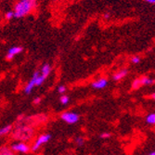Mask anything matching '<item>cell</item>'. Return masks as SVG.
<instances>
[{
    "label": "cell",
    "instance_id": "6da1fadb",
    "mask_svg": "<svg viewBox=\"0 0 155 155\" xmlns=\"http://www.w3.org/2000/svg\"><path fill=\"white\" fill-rule=\"evenodd\" d=\"M37 5V0H19L14 6V17L16 19L23 18L32 13Z\"/></svg>",
    "mask_w": 155,
    "mask_h": 155
},
{
    "label": "cell",
    "instance_id": "7a4b0ae2",
    "mask_svg": "<svg viewBox=\"0 0 155 155\" xmlns=\"http://www.w3.org/2000/svg\"><path fill=\"white\" fill-rule=\"evenodd\" d=\"M50 139H51V135H50V134H43V135L39 136V137L35 139V143L33 144L31 150H32L33 151H35V150H39L42 146L45 145L46 143H48Z\"/></svg>",
    "mask_w": 155,
    "mask_h": 155
},
{
    "label": "cell",
    "instance_id": "3957f363",
    "mask_svg": "<svg viewBox=\"0 0 155 155\" xmlns=\"http://www.w3.org/2000/svg\"><path fill=\"white\" fill-rule=\"evenodd\" d=\"M61 118L69 124H74L79 121V114L74 111H64L63 114H61Z\"/></svg>",
    "mask_w": 155,
    "mask_h": 155
},
{
    "label": "cell",
    "instance_id": "277c9868",
    "mask_svg": "<svg viewBox=\"0 0 155 155\" xmlns=\"http://www.w3.org/2000/svg\"><path fill=\"white\" fill-rule=\"evenodd\" d=\"M40 74V72L39 71H36L35 74H34V75H33V77L31 78V80L28 82V84L25 86V87H24V93L25 94H30L32 91H33V89H34V87H36V78L38 77V75Z\"/></svg>",
    "mask_w": 155,
    "mask_h": 155
},
{
    "label": "cell",
    "instance_id": "5b68a950",
    "mask_svg": "<svg viewBox=\"0 0 155 155\" xmlns=\"http://www.w3.org/2000/svg\"><path fill=\"white\" fill-rule=\"evenodd\" d=\"M11 149L13 151L15 152H20V153H27L30 151V147L24 142H17L11 145Z\"/></svg>",
    "mask_w": 155,
    "mask_h": 155
},
{
    "label": "cell",
    "instance_id": "8992f818",
    "mask_svg": "<svg viewBox=\"0 0 155 155\" xmlns=\"http://www.w3.org/2000/svg\"><path fill=\"white\" fill-rule=\"evenodd\" d=\"M22 50H23V48H22L21 47H13V48H10L8 49L7 55H6L5 59H6L7 61H11V60H13V58L15 57L16 55L21 53Z\"/></svg>",
    "mask_w": 155,
    "mask_h": 155
},
{
    "label": "cell",
    "instance_id": "52a82bcc",
    "mask_svg": "<svg viewBox=\"0 0 155 155\" xmlns=\"http://www.w3.org/2000/svg\"><path fill=\"white\" fill-rule=\"evenodd\" d=\"M16 134L20 135L21 139H28L33 136V130L29 127H23V128L21 127L18 129Z\"/></svg>",
    "mask_w": 155,
    "mask_h": 155
},
{
    "label": "cell",
    "instance_id": "ba28073f",
    "mask_svg": "<svg viewBox=\"0 0 155 155\" xmlns=\"http://www.w3.org/2000/svg\"><path fill=\"white\" fill-rule=\"evenodd\" d=\"M107 84H108V80L106 78H100L95 80L91 86L94 89H102L107 87Z\"/></svg>",
    "mask_w": 155,
    "mask_h": 155
},
{
    "label": "cell",
    "instance_id": "9c48e42d",
    "mask_svg": "<svg viewBox=\"0 0 155 155\" xmlns=\"http://www.w3.org/2000/svg\"><path fill=\"white\" fill-rule=\"evenodd\" d=\"M128 74V71L126 69H123V70H120V71L116 72L114 75H112V79H114V81L118 82L120 80H122L123 78H124L126 75H127Z\"/></svg>",
    "mask_w": 155,
    "mask_h": 155
},
{
    "label": "cell",
    "instance_id": "30bf717a",
    "mask_svg": "<svg viewBox=\"0 0 155 155\" xmlns=\"http://www.w3.org/2000/svg\"><path fill=\"white\" fill-rule=\"evenodd\" d=\"M50 73H51V66H50V64L44 63L43 66H42V68H41V74L43 75L44 77L47 78L50 74Z\"/></svg>",
    "mask_w": 155,
    "mask_h": 155
},
{
    "label": "cell",
    "instance_id": "8fae6325",
    "mask_svg": "<svg viewBox=\"0 0 155 155\" xmlns=\"http://www.w3.org/2000/svg\"><path fill=\"white\" fill-rule=\"evenodd\" d=\"M142 86H143V84H142V83H141V79H140V77H138V78H137V79L134 80V82L132 83L131 87H132L133 90H137V89H138L139 87H141Z\"/></svg>",
    "mask_w": 155,
    "mask_h": 155
},
{
    "label": "cell",
    "instance_id": "7c38bea8",
    "mask_svg": "<svg viewBox=\"0 0 155 155\" xmlns=\"http://www.w3.org/2000/svg\"><path fill=\"white\" fill-rule=\"evenodd\" d=\"M12 131V125L11 124H8L6 126H3V127L0 129V135L1 136H5L9 134Z\"/></svg>",
    "mask_w": 155,
    "mask_h": 155
},
{
    "label": "cell",
    "instance_id": "4fadbf2b",
    "mask_svg": "<svg viewBox=\"0 0 155 155\" xmlns=\"http://www.w3.org/2000/svg\"><path fill=\"white\" fill-rule=\"evenodd\" d=\"M140 79H141V83H142L143 86H149V84H152L154 83V80L149 78L147 76H141Z\"/></svg>",
    "mask_w": 155,
    "mask_h": 155
},
{
    "label": "cell",
    "instance_id": "5bb4252c",
    "mask_svg": "<svg viewBox=\"0 0 155 155\" xmlns=\"http://www.w3.org/2000/svg\"><path fill=\"white\" fill-rule=\"evenodd\" d=\"M146 122H147V124H149L150 125H154L155 124V114H148L146 117Z\"/></svg>",
    "mask_w": 155,
    "mask_h": 155
},
{
    "label": "cell",
    "instance_id": "9a60e30c",
    "mask_svg": "<svg viewBox=\"0 0 155 155\" xmlns=\"http://www.w3.org/2000/svg\"><path fill=\"white\" fill-rule=\"evenodd\" d=\"M0 155H13V150H12V149L10 148H5V147H3L2 149H1V152H0Z\"/></svg>",
    "mask_w": 155,
    "mask_h": 155
},
{
    "label": "cell",
    "instance_id": "2e32d148",
    "mask_svg": "<svg viewBox=\"0 0 155 155\" xmlns=\"http://www.w3.org/2000/svg\"><path fill=\"white\" fill-rule=\"evenodd\" d=\"M5 20H7V21H10V20H12L13 18H15L14 17V11H12V10H8V11H7L6 13H5Z\"/></svg>",
    "mask_w": 155,
    "mask_h": 155
},
{
    "label": "cell",
    "instance_id": "e0dca14e",
    "mask_svg": "<svg viewBox=\"0 0 155 155\" xmlns=\"http://www.w3.org/2000/svg\"><path fill=\"white\" fill-rule=\"evenodd\" d=\"M69 101H70V98H69V97L67 96V95H61V97H60V102L62 104V105H66L68 102H69Z\"/></svg>",
    "mask_w": 155,
    "mask_h": 155
},
{
    "label": "cell",
    "instance_id": "ac0fdd59",
    "mask_svg": "<svg viewBox=\"0 0 155 155\" xmlns=\"http://www.w3.org/2000/svg\"><path fill=\"white\" fill-rule=\"evenodd\" d=\"M75 143L77 146H83L84 144V139L82 137H77L75 138Z\"/></svg>",
    "mask_w": 155,
    "mask_h": 155
},
{
    "label": "cell",
    "instance_id": "d6986e66",
    "mask_svg": "<svg viewBox=\"0 0 155 155\" xmlns=\"http://www.w3.org/2000/svg\"><path fill=\"white\" fill-rule=\"evenodd\" d=\"M130 61L133 64H138L140 62V61H141V59H140L139 56H133Z\"/></svg>",
    "mask_w": 155,
    "mask_h": 155
},
{
    "label": "cell",
    "instance_id": "ffe728a7",
    "mask_svg": "<svg viewBox=\"0 0 155 155\" xmlns=\"http://www.w3.org/2000/svg\"><path fill=\"white\" fill-rule=\"evenodd\" d=\"M66 90H67V88H66L65 86H60V87H58V92H59L60 94H61V95H63V94L66 92Z\"/></svg>",
    "mask_w": 155,
    "mask_h": 155
},
{
    "label": "cell",
    "instance_id": "44dd1931",
    "mask_svg": "<svg viewBox=\"0 0 155 155\" xmlns=\"http://www.w3.org/2000/svg\"><path fill=\"white\" fill-rule=\"evenodd\" d=\"M41 101H42V98H41L40 97H35V98L33 102H34V104H35V105H38V104H40Z\"/></svg>",
    "mask_w": 155,
    "mask_h": 155
},
{
    "label": "cell",
    "instance_id": "7402d4cb",
    "mask_svg": "<svg viewBox=\"0 0 155 155\" xmlns=\"http://www.w3.org/2000/svg\"><path fill=\"white\" fill-rule=\"evenodd\" d=\"M110 137V133H102L101 135V138H109Z\"/></svg>",
    "mask_w": 155,
    "mask_h": 155
},
{
    "label": "cell",
    "instance_id": "603a6c76",
    "mask_svg": "<svg viewBox=\"0 0 155 155\" xmlns=\"http://www.w3.org/2000/svg\"><path fill=\"white\" fill-rule=\"evenodd\" d=\"M144 1L147 2V3H149V4H152V5L155 4V0H144Z\"/></svg>",
    "mask_w": 155,
    "mask_h": 155
},
{
    "label": "cell",
    "instance_id": "cb8c5ba5",
    "mask_svg": "<svg viewBox=\"0 0 155 155\" xmlns=\"http://www.w3.org/2000/svg\"><path fill=\"white\" fill-rule=\"evenodd\" d=\"M150 98H152V100H154V101H155V93L151 94V95L150 96Z\"/></svg>",
    "mask_w": 155,
    "mask_h": 155
},
{
    "label": "cell",
    "instance_id": "d4e9b609",
    "mask_svg": "<svg viewBox=\"0 0 155 155\" xmlns=\"http://www.w3.org/2000/svg\"><path fill=\"white\" fill-rule=\"evenodd\" d=\"M104 18H105V19H109V18H110V14H109V13H106L105 15H104Z\"/></svg>",
    "mask_w": 155,
    "mask_h": 155
},
{
    "label": "cell",
    "instance_id": "484cf974",
    "mask_svg": "<svg viewBox=\"0 0 155 155\" xmlns=\"http://www.w3.org/2000/svg\"><path fill=\"white\" fill-rule=\"evenodd\" d=\"M148 155H155V151H153V152H151V153H150Z\"/></svg>",
    "mask_w": 155,
    "mask_h": 155
}]
</instances>
